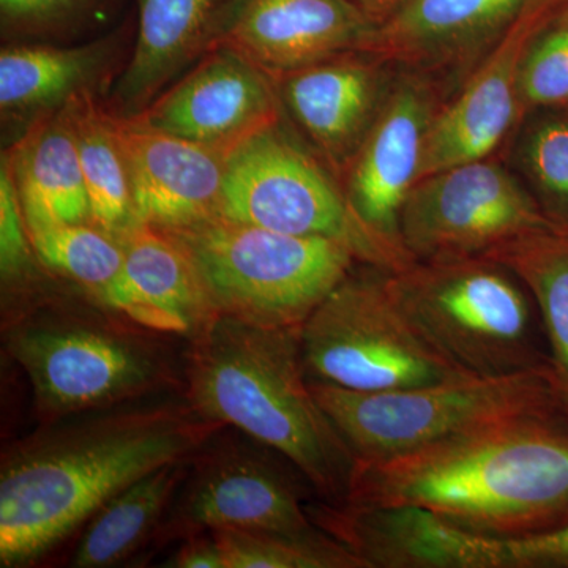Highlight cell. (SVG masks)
I'll return each instance as SVG.
<instances>
[{"label":"cell","instance_id":"6da1fadb","mask_svg":"<svg viewBox=\"0 0 568 568\" xmlns=\"http://www.w3.org/2000/svg\"><path fill=\"white\" fill-rule=\"evenodd\" d=\"M223 428L183 394L40 424L0 458V567L47 558L112 497L160 467L189 462Z\"/></svg>","mask_w":568,"mask_h":568},{"label":"cell","instance_id":"7a4b0ae2","mask_svg":"<svg viewBox=\"0 0 568 568\" xmlns=\"http://www.w3.org/2000/svg\"><path fill=\"white\" fill-rule=\"evenodd\" d=\"M347 504H418L478 536L521 538L568 523V403L433 444L355 462Z\"/></svg>","mask_w":568,"mask_h":568},{"label":"cell","instance_id":"3957f363","mask_svg":"<svg viewBox=\"0 0 568 568\" xmlns=\"http://www.w3.org/2000/svg\"><path fill=\"white\" fill-rule=\"evenodd\" d=\"M298 332L213 316L183 353L182 394L200 416L274 450L321 500L345 504L357 459L313 394Z\"/></svg>","mask_w":568,"mask_h":568},{"label":"cell","instance_id":"277c9868","mask_svg":"<svg viewBox=\"0 0 568 568\" xmlns=\"http://www.w3.org/2000/svg\"><path fill=\"white\" fill-rule=\"evenodd\" d=\"M168 336L126 320L88 295L48 290L2 316L3 347L28 376L40 424L182 394L183 361Z\"/></svg>","mask_w":568,"mask_h":568},{"label":"cell","instance_id":"5b68a950","mask_svg":"<svg viewBox=\"0 0 568 568\" xmlns=\"http://www.w3.org/2000/svg\"><path fill=\"white\" fill-rule=\"evenodd\" d=\"M407 321L447 364L474 377L548 368L551 357L532 294L493 257L417 263L388 271Z\"/></svg>","mask_w":568,"mask_h":568},{"label":"cell","instance_id":"8992f818","mask_svg":"<svg viewBox=\"0 0 568 568\" xmlns=\"http://www.w3.org/2000/svg\"><path fill=\"white\" fill-rule=\"evenodd\" d=\"M162 231L192 261L216 315L261 327L301 328L362 263L345 242L276 233L223 216Z\"/></svg>","mask_w":568,"mask_h":568},{"label":"cell","instance_id":"52a82bcc","mask_svg":"<svg viewBox=\"0 0 568 568\" xmlns=\"http://www.w3.org/2000/svg\"><path fill=\"white\" fill-rule=\"evenodd\" d=\"M312 384L357 462H381L568 403L555 368L503 377L462 376L394 392Z\"/></svg>","mask_w":568,"mask_h":568},{"label":"cell","instance_id":"ba28073f","mask_svg":"<svg viewBox=\"0 0 568 568\" xmlns=\"http://www.w3.org/2000/svg\"><path fill=\"white\" fill-rule=\"evenodd\" d=\"M388 271L358 263L302 324L310 383L394 392L466 376L432 349L390 293Z\"/></svg>","mask_w":568,"mask_h":568},{"label":"cell","instance_id":"9c48e42d","mask_svg":"<svg viewBox=\"0 0 568 568\" xmlns=\"http://www.w3.org/2000/svg\"><path fill=\"white\" fill-rule=\"evenodd\" d=\"M220 216L276 233L345 242L362 263L386 271L413 263L358 222L342 183L284 129L282 119L227 153Z\"/></svg>","mask_w":568,"mask_h":568},{"label":"cell","instance_id":"30bf717a","mask_svg":"<svg viewBox=\"0 0 568 568\" xmlns=\"http://www.w3.org/2000/svg\"><path fill=\"white\" fill-rule=\"evenodd\" d=\"M556 226L525 183L497 156L420 179L399 215V239L417 263L489 257L497 250Z\"/></svg>","mask_w":568,"mask_h":568},{"label":"cell","instance_id":"8fae6325","mask_svg":"<svg viewBox=\"0 0 568 568\" xmlns=\"http://www.w3.org/2000/svg\"><path fill=\"white\" fill-rule=\"evenodd\" d=\"M216 433L192 458L189 474L175 495L153 551L174 541L212 530L316 529L297 481L272 458L271 448Z\"/></svg>","mask_w":568,"mask_h":568},{"label":"cell","instance_id":"7c38bea8","mask_svg":"<svg viewBox=\"0 0 568 568\" xmlns=\"http://www.w3.org/2000/svg\"><path fill=\"white\" fill-rule=\"evenodd\" d=\"M448 92L440 82L396 69L386 103L343 174L351 211L381 244L410 260L399 239V215L418 181L422 152Z\"/></svg>","mask_w":568,"mask_h":568},{"label":"cell","instance_id":"4fadbf2b","mask_svg":"<svg viewBox=\"0 0 568 568\" xmlns=\"http://www.w3.org/2000/svg\"><path fill=\"white\" fill-rule=\"evenodd\" d=\"M564 2L407 0L377 28L368 52L395 69L433 78L450 97L519 22Z\"/></svg>","mask_w":568,"mask_h":568},{"label":"cell","instance_id":"5bb4252c","mask_svg":"<svg viewBox=\"0 0 568 568\" xmlns=\"http://www.w3.org/2000/svg\"><path fill=\"white\" fill-rule=\"evenodd\" d=\"M138 118L183 140L230 153L282 118L275 81L227 44H219Z\"/></svg>","mask_w":568,"mask_h":568},{"label":"cell","instance_id":"9a60e30c","mask_svg":"<svg viewBox=\"0 0 568 568\" xmlns=\"http://www.w3.org/2000/svg\"><path fill=\"white\" fill-rule=\"evenodd\" d=\"M568 3L548 7L519 22L436 112L418 181L458 164L497 155L525 118L519 71L529 44ZM417 181V182H418Z\"/></svg>","mask_w":568,"mask_h":568},{"label":"cell","instance_id":"2e32d148","mask_svg":"<svg viewBox=\"0 0 568 568\" xmlns=\"http://www.w3.org/2000/svg\"><path fill=\"white\" fill-rule=\"evenodd\" d=\"M316 528L366 568H499L497 538L478 536L418 504H306Z\"/></svg>","mask_w":568,"mask_h":568},{"label":"cell","instance_id":"e0dca14e","mask_svg":"<svg viewBox=\"0 0 568 568\" xmlns=\"http://www.w3.org/2000/svg\"><path fill=\"white\" fill-rule=\"evenodd\" d=\"M395 73L372 52L353 51L274 81L295 125L343 178L383 110Z\"/></svg>","mask_w":568,"mask_h":568},{"label":"cell","instance_id":"ac0fdd59","mask_svg":"<svg viewBox=\"0 0 568 568\" xmlns=\"http://www.w3.org/2000/svg\"><path fill=\"white\" fill-rule=\"evenodd\" d=\"M140 222L181 230L220 216L226 152L183 140L138 115H114Z\"/></svg>","mask_w":568,"mask_h":568},{"label":"cell","instance_id":"d6986e66","mask_svg":"<svg viewBox=\"0 0 568 568\" xmlns=\"http://www.w3.org/2000/svg\"><path fill=\"white\" fill-rule=\"evenodd\" d=\"M377 24L349 0H241L222 44L272 78L353 51H368Z\"/></svg>","mask_w":568,"mask_h":568},{"label":"cell","instance_id":"ffe728a7","mask_svg":"<svg viewBox=\"0 0 568 568\" xmlns=\"http://www.w3.org/2000/svg\"><path fill=\"white\" fill-rule=\"evenodd\" d=\"M121 242V275L97 304L149 331L186 339L216 315L192 261L171 235L140 222Z\"/></svg>","mask_w":568,"mask_h":568},{"label":"cell","instance_id":"44dd1931","mask_svg":"<svg viewBox=\"0 0 568 568\" xmlns=\"http://www.w3.org/2000/svg\"><path fill=\"white\" fill-rule=\"evenodd\" d=\"M136 44L119 81L121 115L140 114L175 77L222 44L241 0H138Z\"/></svg>","mask_w":568,"mask_h":568},{"label":"cell","instance_id":"7402d4cb","mask_svg":"<svg viewBox=\"0 0 568 568\" xmlns=\"http://www.w3.org/2000/svg\"><path fill=\"white\" fill-rule=\"evenodd\" d=\"M6 159L29 230L92 222L77 140L65 106L26 130Z\"/></svg>","mask_w":568,"mask_h":568},{"label":"cell","instance_id":"603a6c76","mask_svg":"<svg viewBox=\"0 0 568 568\" xmlns=\"http://www.w3.org/2000/svg\"><path fill=\"white\" fill-rule=\"evenodd\" d=\"M106 41L84 47L10 44L0 54L3 122L33 123L62 110L78 93L91 91L106 67Z\"/></svg>","mask_w":568,"mask_h":568},{"label":"cell","instance_id":"cb8c5ba5","mask_svg":"<svg viewBox=\"0 0 568 568\" xmlns=\"http://www.w3.org/2000/svg\"><path fill=\"white\" fill-rule=\"evenodd\" d=\"M190 463L192 459L160 467L112 497L81 529L70 566H121L151 547L189 474Z\"/></svg>","mask_w":568,"mask_h":568},{"label":"cell","instance_id":"d4e9b609","mask_svg":"<svg viewBox=\"0 0 568 568\" xmlns=\"http://www.w3.org/2000/svg\"><path fill=\"white\" fill-rule=\"evenodd\" d=\"M65 110L77 140L92 223L121 239L140 219L114 115L95 102L92 91L78 93Z\"/></svg>","mask_w":568,"mask_h":568},{"label":"cell","instance_id":"484cf974","mask_svg":"<svg viewBox=\"0 0 568 568\" xmlns=\"http://www.w3.org/2000/svg\"><path fill=\"white\" fill-rule=\"evenodd\" d=\"M532 294L556 375L568 390V230L551 226L493 253Z\"/></svg>","mask_w":568,"mask_h":568},{"label":"cell","instance_id":"4316f807","mask_svg":"<svg viewBox=\"0 0 568 568\" xmlns=\"http://www.w3.org/2000/svg\"><path fill=\"white\" fill-rule=\"evenodd\" d=\"M508 142V166L549 222L568 230V110L528 112Z\"/></svg>","mask_w":568,"mask_h":568},{"label":"cell","instance_id":"83f0119b","mask_svg":"<svg viewBox=\"0 0 568 568\" xmlns=\"http://www.w3.org/2000/svg\"><path fill=\"white\" fill-rule=\"evenodd\" d=\"M29 230V227H28ZM33 250L52 278H62L93 302L118 282L125 261L121 239L92 222L29 230Z\"/></svg>","mask_w":568,"mask_h":568},{"label":"cell","instance_id":"f1b7e54d","mask_svg":"<svg viewBox=\"0 0 568 568\" xmlns=\"http://www.w3.org/2000/svg\"><path fill=\"white\" fill-rule=\"evenodd\" d=\"M224 568H366L357 556L320 528L308 532L212 530Z\"/></svg>","mask_w":568,"mask_h":568},{"label":"cell","instance_id":"f546056e","mask_svg":"<svg viewBox=\"0 0 568 568\" xmlns=\"http://www.w3.org/2000/svg\"><path fill=\"white\" fill-rule=\"evenodd\" d=\"M50 276L33 250L10 164L3 155L0 166L2 316L17 312L51 290Z\"/></svg>","mask_w":568,"mask_h":568},{"label":"cell","instance_id":"4dcf8cb0","mask_svg":"<svg viewBox=\"0 0 568 568\" xmlns=\"http://www.w3.org/2000/svg\"><path fill=\"white\" fill-rule=\"evenodd\" d=\"M525 115L537 110H568V3L537 33L519 71Z\"/></svg>","mask_w":568,"mask_h":568},{"label":"cell","instance_id":"1f68e13d","mask_svg":"<svg viewBox=\"0 0 568 568\" xmlns=\"http://www.w3.org/2000/svg\"><path fill=\"white\" fill-rule=\"evenodd\" d=\"M104 0H0L2 28L14 33H44L80 20Z\"/></svg>","mask_w":568,"mask_h":568},{"label":"cell","instance_id":"d6a6232c","mask_svg":"<svg viewBox=\"0 0 568 568\" xmlns=\"http://www.w3.org/2000/svg\"><path fill=\"white\" fill-rule=\"evenodd\" d=\"M499 568H568V523L537 536L496 540Z\"/></svg>","mask_w":568,"mask_h":568},{"label":"cell","instance_id":"836d02e7","mask_svg":"<svg viewBox=\"0 0 568 568\" xmlns=\"http://www.w3.org/2000/svg\"><path fill=\"white\" fill-rule=\"evenodd\" d=\"M163 567L171 568H224L222 548L212 532L196 534L181 540V547Z\"/></svg>","mask_w":568,"mask_h":568},{"label":"cell","instance_id":"e575fe53","mask_svg":"<svg viewBox=\"0 0 568 568\" xmlns=\"http://www.w3.org/2000/svg\"><path fill=\"white\" fill-rule=\"evenodd\" d=\"M349 2L379 28L381 24L390 20L396 11L402 10L407 0H349Z\"/></svg>","mask_w":568,"mask_h":568}]
</instances>
